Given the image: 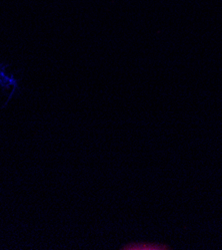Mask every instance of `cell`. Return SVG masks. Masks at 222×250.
<instances>
[{
  "label": "cell",
  "mask_w": 222,
  "mask_h": 250,
  "mask_svg": "<svg viewBox=\"0 0 222 250\" xmlns=\"http://www.w3.org/2000/svg\"><path fill=\"white\" fill-rule=\"evenodd\" d=\"M10 65H6V64H0V87H1L3 90H9L11 89V93L7 99L6 103L4 104V106L2 108H5L7 106V104L10 102V100L13 98L14 94L16 91L19 90V86H18V81L14 75H7L5 73V69L7 67H9Z\"/></svg>",
  "instance_id": "cell-1"
}]
</instances>
